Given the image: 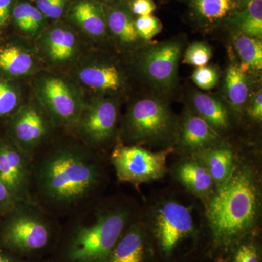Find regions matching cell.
<instances>
[{"mask_svg": "<svg viewBox=\"0 0 262 262\" xmlns=\"http://www.w3.org/2000/svg\"><path fill=\"white\" fill-rule=\"evenodd\" d=\"M47 146L32 158V203L63 221L106 195L110 163L101 151L82 141Z\"/></svg>", "mask_w": 262, "mask_h": 262, "instance_id": "6da1fadb", "label": "cell"}, {"mask_svg": "<svg viewBox=\"0 0 262 262\" xmlns=\"http://www.w3.org/2000/svg\"><path fill=\"white\" fill-rule=\"evenodd\" d=\"M141 216L158 262H194L206 255L208 232L204 207L183 189L153 192Z\"/></svg>", "mask_w": 262, "mask_h": 262, "instance_id": "7a4b0ae2", "label": "cell"}, {"mask_svg": "<svg viewBox=\"0 0 262 262\" xmlns=\"http://www.w3.org/2000/svg\"><path fill=\"white\" fill-rule=\"evenodd\" d=\"M254 163L238 156L230 178L215 187L205 205L206 256L214 261L225 259L237 243L260 229L261 180Z\"/></svg>", "mask_w": 262, "mask_h": 262, "instance_id": "3957f363", "label": "cell"}, {"mask_svg": "<svg viewBox=\"0 0 262 262\" xmlns=\"http://www.w3.org/2000/svg\"><path fill=\"white\" fill-rule=\"evenodd\" d=\"M141 211L132 196L104 195L61 221L49 262H108L123 231Z\"/></svg>", "mask_w": 262, "mask_h": 262, "instance_id": "277c9868", "label": "cell"}, {"mask_svg": "<svg viewBox=\"0 0 262 262\" xmlns=\"http://www.w3.org/2000/svg\"><path fill=\"white\" fill-rule=\"evenodd\" d=\"M61 228V221L37 205L18 201L0 219V248L27 259L49 262Z\"/></svg>", "mask_w": 262, "mask_h": 262, "instance_id": "5b68a950", "label": "cell"}, {"mask_svg": "<svg viewBox=\"0 0 262 262\" xmlns=\"http://www.w3.org/2000/svg\"><path fill=\"white\" fill-rule=\"evenodd\" d=\"M178 123V117L163 100L144 98L127 112L120 140L126 145L166 149L173 146Z\"/></svg>", "mask_w": 262, "mask_h": 262, "instance_id": "8992f818", "label": "cell"}, {"mask_svg": "<svg viewBox=\"0 0 262 262\" xmlns=\"http://www.w3.org/2000/svg\"><path fill=\"white\" fill-rule=\"evenodd\" d=\"M174 152L173 146L152 151L141 146L126 145L120 140L108 160L117 180L139 189L141 184L159 180L168 173V157Z\"/></svg>", "mask_w": 262, "mask_h": 262, "instance_id": "52a82bcc", "label": "cell"}, {"mask_svg": "<svg viewBox=\"0 0 262 262\" xmlns=\"http://www.w3.org/2000/svg\"><path fill=\"white\" fill-rule=\"evenodd\" d=\"M116 103L110 100L95 101L81 113L75 127L81 141L91 149H100L113 139L118 123Z\"/></svg>", "mask_w": 262, "mask_h": 262, "instance_id": "ba28073f", "label": "cell"}, {"mask_svg": "<svg viewBox=\"0 0 262 262\" xmlns=\"http://www.w3.org/2000/svg\"><path fill=\"white\" fill-rule=\"evenodd\" d=\"M31 164L32 158L9 136L0 138V179L18 201L31 202Z\"/></svg>", "mask_w": 262, "mask_h": 262, "instance_id": "9c48e42d", "label": "cell"}, {"mask_svg": "<svg viewBox=\"0 0 262 262\" xmlns=\"http://www.w3.org/2000/svg\"><path fill=\"white\" fill-rule=\"evenodd\" d=\"M10 122L8 136L31 158L45 146L51 135V121L34 106L20 108Z\"/></svg>", "mask_w": 262, "mask_h": 262, "instance_id": "30bf717a", "label": "cell"}, {"mask_svg": "<svg viewBox=\"0 0 262 262\" xmlns=\"http://www.w3.org/2000/svg\"><path fill=\"white\" fill-rule=\"evenodd\" d=\"M182 48L180 42L170 41L152 46L144 53L141 70L155 88L168 90L173 87L177 80Z\"/></svg>", "mask_w": 262, "mask_h": 262, "instance_id": "8fae6325", "label": "cell"}, {"mask_svg": "<svg viewBox=\"0 0 262 262\" xmlns=\"http://www.w3.org/2000/svg\"><path fill=\"white\" fill-rule=\"evenodd\" d=\"M223 141L218 131L191 108H186L179 119L173 147L179 155H191Z\"/></svg>", "mask_w": 262, "mask_h": 262, "instance_id": "7c38bea8", "label": "cell"}, {"mask_svg": "<svg viewBox=\"0 0 262 262\" xmlns=\"http://www.w3.org/2000/svg\"><path fill=\"white\" fill-rule=\"evenodd\" d=\"M168 168V173L179 187L204 207L214 192L215 185L201 160L194 155H179V159Z\"/></svg>", "mask_w": 262, "mask_h": 262, "instance_id": "4fadbf2b", "label": "cell"}, {"mask_svg": "<svg viewBox=\"0 0 262 262\" xmlns=\"http://www.w3.org/2000/svg\"><path fill=\"white\" fill-rule=\"evenodd\" d=\"M108 262H158L141 211L119 237Z\"/></svg>", "mask_w": 262, "mask_h": 262, "instance_id": "5bb4252c", "label": "cell"}, {"mask_svg": "<svg viewBox=\"0 0 262 262\" xmlns=\"http://www.w3.org/2000/svg\"><path fill=\"white\" fill-rule=\"evenodd\" d=\"M42 93L58 123L75 126L82 111L68 85L61 79L49 78L43 84Z\"/></svg>", "mask_w": 262, "mask_h": 262, "instance_id": "9a60e30c", "label": "cell"}, {"mask_svg": "<svg viewBox=\"0 0 262 262\" xmlns=\"http://www.w3.org/2000/svg\"><path fill=\"white\" fill-rule=\"evenodd\" d=\"M206 167L215 187L227 182L233 173L238 155L225 141L194 154Z\"/></svg>", "mask_w": 262, "mask_h": 262, "instance_id": "2e32d148", "label": "cell"}, {"mask_svg": "<svg viewBox=\"0 0 262 262\" xmlns=\"http://www.w3.org/2000/svg\"><path fill=\"white\" fill-rule=\"evenodd\" d=\"M192 106L191 110L221 135L231 128L232 124L228 110L220 100L210 95L196 92L192 96Z\"/></svg>", "mask_w": 262, "mask_h": 262, "instance_id": "e0dca14e", "label": "cell"}, {"mask_svg": "<svg viewBox=\"0 0 262 262\" xmlns=\"http://www.w3.org/2000/svg\"><path fill=\"white\" fill-rule=\"evenodd\" d=\"M71 16L90 35L101 37L106 32V20L102 10L94 2H77L72 8Z\"/></svg>", "mask_w": 262, "mask_h": 262, "instance_id": "ac0fdd59", "label": "cell"}, {"mask_svg": "<svg viewBox=\"0 0 262 262\" xmlns=\"http://www.w3.org/2000/svg\"><path fill=\"white\" fill-rule=\"evenodd\" d=\"M80 78L86 85L100 91H117L122 84L121 74L113 65L86 67L81 71Z\"/></svg>", "mask_w": 262, "mask_h": 262, "instance_id": "d6986e66", "label": "cell"}, {"mask_svg": "<svg viewBox=\"0 0 262 262\" xmlns=\"http://www.w3.org/2000/svg\"><path fill=\"white\" fill-rule=\"evenodd\" d=\"M225 92L235 111L244 107L249 95V86L245 70L237 64L229 66L225 77Z\"/></svg>", "mask_w": 262, "mask_h": 262, "instance_id": "ffe728a7", "label": "cell"}, {"mask_svg": "<svg viewBox=\"0 0 262 262\" xmlns=\"http://www.w3.org/2000/svg\"><path fill=\"white\" fill-rule=\"evenodd\" d=\"M234 21L241 34L261 39L262 0H250L243 11L235 13Z\"/></svg>", "mask_w": 262, "mask_h": 262, "instance_id": "44dd1931", "label": "cell"}, {"mask_svg": "<svg viewBox=\"0 0 262 262\" xmlns=\"http://www.w3.org/2000/svg\"><path fill=\"white\" fill-rule=\"evenodd\" d=\"M262 244L260 229L237 243L224 259V262H261Z\"/></svg>", "mask_w": 262, "mask_h": 262, "instance_id": "7402d4cb", "label": "cell"}, {"mask_svg": "<svg viewBox=\"0 0 262 262\" xmlns=\"http://www.w3.org/2000/svg\"><path fill=\"white\" fill-rule=\"evenodd\" d=\"M236 51L245 67L253 70L262 68L261 39L241 34L234 39Z\"/></svg>", "mask_w": 262, "mask_h": 262, "instance_id": "603a6c76", "label": "cell"}, {"mask_svg": "<svg viewBox=\"0 0 262 262\" xmlns=\"http://www.w3.org/2000/svg\"><path fill=\"white\" fill-rule=\"evenodd\" d=\"M32 65V56L21 48L11 46L0 50V68L10 75H25Z\"/></svg>", "mask_w": 262, "mask_h": 262, "instance_id": "cb8c5ba5", "label": "cell"}, {"mask_svg": "<svg viewBox=\"0 0 262 262\" xmlns=\"http://www.w3.org/2000/svg\"><path fill=\"white\" fill-rule=\"evenodd\" d=\"M75 48L73 33L67 29H53L48 37L49 54L54 61H65L72 56Z\"/></svg>", "mask_w": 262, "mask_h": 262, "instance_id": "d4e9b609", "label": "cell"}, {"mask_svg": "<svg viewBox=\"0 0 262 262\" xmlns=\"http://www.w3.org/2000/svg\"><path fill=\"white\" fill-rule=\"evenodd\" d=\"M107 23L111 32L124 43H134L139 40L134 20L126 12L120 9L112 10Z\"/></svg>", "mask_w": 262, "mask_h": 262, "instance_id": "484cf974", "label": "cell"}, {"mask_svg": "<svg viewBox=\"0 0 262 262\" xmlns=\"http://www.w3.org/2000/svg\"><path fill=\"white\" fill-rule=\"evenodd\" d=\"M196 13L202 18L213 22L225 18L232 10V0H193Z\"/></svg>", "mask_w": 262, "mask_h": 262, "instance_id": "4316f807", "label": "cell"}, {"mask_svg": "<svg viewBox=\"0 0 262 262\" xmlns=\"http://www.w3.org/2000/svg\"><path fill=\"white\" fill-rule=\"evenodd\" d=\"M43 16L37 8L27 3L17 5L13 10L15 24L24 32H37L42 26Z\"/></svg>", "mask_w": 262, "mask_h": 262, "instance_id": "83f0119b", "label": "cell"}, {"mask_svg": "<svg viewBox=\"0 0 262 262\" xmlns=\"http://www.w3.org/2000/svg\"><path fill=\"white\" fill-rule=\"evenodd\" d=\"M212 57L211 48L203 42H194L186 50L184 63L201 67L206 66Z\"/></svg>", "mask_w": 262, "mask_h": 262, "instance_id": "f1b7e54d", "label": "cell"}, {"mask_svg": "<svg viewBox=\"0 0 262 262\" xmlns=\"http://www.w3.org/2000/svg\"><path fill=\"white\" fill-rule=\"evenodd\" d=\"M134 24L139 37L146 41L151 40L163 29L161 21L152 15L139 16Z\"/></svg>", "mask_w": 262, "mask_h": 262, "instance_id": "f546056e", "label": "cell"}, {"mask_svg": "<svg viewBox=\"0 0 262 262\" xmlns=\"http://www.w3.org/2000/svg\"><path fill=\"white\" fill-rule=\"evenodd\" d=\"M192 80L198 88L205 91L213 89L219 81V75L213 67H198L192 73Z\"/></svg>", "mask_w": 262, "mask_h": 262, "instance_id": "4dcf8cb0", "label": "cell"}, {"mask_svg": "<svg viewBox=\"0 0 262 262\" xmlns=\"http://www.w3.org/2000/svg\"><path fill=\"white\" fill-rule=\"evenodd\" d=\"M18 96L10 86L0 82V116L9 115L18 105Z\"/></svg>", "mask_w": 262, "mask_h": 262, "instance_id": "1f68e13d", "label": "cell"}, {"mask_svg": "<svg viewBox=\"0 0 262 262\" xmlns=\"http://www.w3.org/2000/svg\"><path fill=\"white\" fill-rule=\"evenodd\" d=\"M67 0H37V9L45 16L52 19L60 18L63 14Z\"/></svg>", "mask_w": 262, "mask_h": 262, "instance_id": "d6a6232c", "label": "cell"}, {"mask_svg": "<svg viewBox=\"0 0 262 262\" xmlns=\"http://www.w3.org/2000/svg\"><path fill=\"white\" fill-rule=\"evenodd\" d=\"M18 202L0 179V219L13 210Z\"/></svg>", "mask_w": 262, "mask_h": 262, "instance_id": "836d02e7", "label": "cell"}, {"mask_svg": "<svg viewBox=\"0 0 262 262\" xmlns=\"http://www.w3.org/2000/svg\"><path fill=\"white\" fill-rule=\"evenodd\" d=\"M248 117L253 122L261 123L262 120V91L260 90L251 100L247 107Z\"/></svg>", "mask_w": 262, "mask_h": 262, "instance_id": "e575fe53", "label": "cell"}, {"mask_svg": "<svg viewBox=\"0 0 262 262\" xmlns=\"http://www.w3.org/2000/svg\"><path fill=\"white\" fill-rule=\"evenodd\" d=\"M130 6L133 13L139 17L151 15L156 10V5L153 0H133Z\"/></svg>", "mask_w": 262, "mask_h": 262, "instance_id": "d590c367", "label": "cell"}, {"mask_svg": "<svg viewBox=\"0 0 262 262\" xmlns=\"http://www.w3.org/2000/svg\"><path fill=\"white\" fill-rule=\"evenodd\" d=\"M0 262H45L33 261L17 256L14 253L9 252L6 250L0 248Z\"/></svg>", "mask_w": 262, "mask_h": 262, "instance_id": "8d00e7d4", "label": "cell"}, {"mask_svg": "<svg viewBox=\"0 0 262 262\" xmlns=\"http://www.w3.org/2000/svg\"><path fill=\"white\" fill-rule=\"evenodd\" d=\"M11 0H0V27L4 26L10 18Z\"/></svg>", "mask_w": 262, "mask_h": 262, "instance_id": "74e56055", "label": "cell"}, {"mask_svg": "<svg viewBox=\"0 0 262 262\" xmlns=\"http://www.w3.org/2000/svg\"><path fill=\"white\" fill-rule=\"evenodd\" d=\"M214 262H224V260L223 259L217 260V261H215Z\"/></svg>", "mask_w": 262, "mask_h": 262, "instance_id": "f35d334b", "label": "cell"}, {"mask_svg": "<svg viewBox=\"0 0 262 262\" xmlns=\"http://www.w3.org/2000/svg\"><path fill=\"white\" fill-rule=\"evenodd\" d=\"M243 1H248V2H249L250 0H243Z\"/></svg>", "mask_w": 262, "mask_h": 262, "instance_id": "ab89813d", "label": "cell"}]
</instances>
